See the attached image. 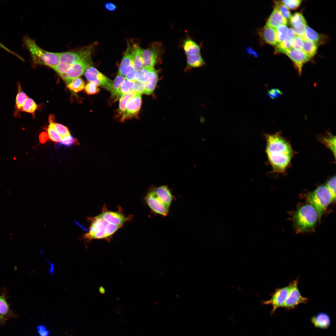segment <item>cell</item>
I'll return each instance as SVG.
<instances>
[{"instance_id":"obj_39","label":"cell","mask_w":336,"mask_h":336,"mask_svg":"<svg viewBox=\"0 0 336 336\" xmlns=\"http://www.w3.org/2000/svg\"><path fill=\"white\" fill-rule=\"evenodd\" d=\"M52 124L54 129L62 138L70 135L69 130L66 126L53 122Z\"/></svg>"},{"instance_id":"obj_7","label":"cell","mask_w":336,"mask_h":336,"mask_svg":"<svg viewBox=\"0 0 336 336\" xmlns=\"http://www.w3.org/2000/svg\"><path fill=\"white\" fill-rule=\"evenodd\" d=\"M163 52L162 45L159 42L152 43L147 48L143 49V68L147 69L154 68L161 60Z\"/></svg>"},{"instance_id":"obj_49","label":"cell","mask_w":336,"mask_h":336,"mask_svg":"<svg viewBox=\"0 0 336 336\" xmlns=\"http://www.w3.org/2000/svg\"><path fill=\"white\" fill-rule=\"evenodd\" d=\"M282 94V92L277 88H273L268 90V96L273 99H276Z\"/></svg>"},{"instance_id":"obj_2","label":"cell","mask_w":336,"mask_h":336,"mask_svg":"<svg viewBox=\"0 0 336 336\" xmlns=\"http://www.w3.org/2000/svg\"><path fill=\"white\" fill-rule=\"evenodd\" d=\"M22 47L28 50L33 65H44L54 69L58 64L60 53L46 51L39 47L28 35L22 39Z\"/></svg>"},{"instance_id":"obj_42","label":"cell","mask_w":336,"mask_h":336,"mask_svg":"<svg viewBox=\"0 0 336 336\" xmlns=\"http://www.w3.org/2000/svg\"><path fill=\"white\" fill-rule=\"evenodd\" d=\"M333 197L334 200L336 197V177L333 176L328 181L326 185Z\"/></svg>"},{"instance_id":"obj_34","label":"cell","mask_w":336,"mask_h":336,"mask_svg":"<svg viewBox=\"0 0 336 336\" xmlns=\"http://www.w3.org/2000/svg\"><path fill=\"white\" fill-rule=\"evenodd\" d=\"M288 29L287 26L284 25H279L276 29V38L278 43L287 40Z\"/></svg>"},{"instance_id":"obj_24","label":"cell","mask_w":336,"mask_h":336,"mask_svg":"<svg viewBox=\"0 0 336 336\" xmlns=\"http://www.w3.org/2000/svg\"><path fill=\"white\" fill-rule=\"evenodd\" d=\"M17 86L18 92L16 96L14 115L15 116L18 117H20L19 112L21 111L22 107L28 97L26 94L22 91L19 82H18Z\"/></svg>"},{"instance_id":"obj_40","label":"cell","mask_w":336,"mask_h":336,"mask_svg":"<svg viewBox=\"0 0 336 336\" xmlns=\"http://www.w3.org/2000/svg\"><path fill=\"white\" fill-rule=\"evenodd\" d=\"M99 86L95 82H89L85 86V90L88 95L95 94L98 93L100 91Z\"/></svg>"},{"instance_id":"obj_47","label":"cell","mask_w":336,"mask_h":336,"mask_svg":"<svg viewBox=\"0 0 336 336\" xmlns=\"http://www.w3.org/2000/svg\"><path fill=\"white\" fill-rule=\"evenodd\" d=\"M139 77V74L138 71L134 70L128 72L125 76V79L133 82L138 80Z\"/></svg>"},{"instance_id":"obj_6","label":"cell","mask_w":336,"mask_h":336,"mask_svg":"<svg viewBox=\"0 0 336 336\" xmlns=\"http://www.w3.org/2000/svg\"><path fill=\"white\" fill-rule=\"evenodd\" d=\"M308 200L310 204L314 207L320 214L334 200L326 185H321L313 192L308 194Z\"/></svg>"},{"instance_id":"obj_13","label":"cell","mask_w":336,"mask_h":336,"mask_svg":"<svg viewBox=\"0 0 336 336\" xmlns=\"http://www.w3.org/2000/svg\"><path fill=\"white\" fill-rule=\"evenodd\" d=\"M289 290V286L278 288L269 300L264 301L263 304L271 305L273 306L272 313L278 308L284 307V304Z\"/></svg>"},{"instance_id":"obj_25","label":"cell","mask_w":336,"mask_h":336,"mask_svg":"<svg viewBox=\"0 0 336 336\" xmlns=\"http://www.w3.org/2000/svg\"><path fill=\"white\" fill-rule=\"evenodd\" d=\"M0 314L7 319L17 317L16 314L11 309L4 294L0 295Z\"/></svg>"},{"instance_id":"obj_9","label":"cell","mask_w":336,"mask_h":336,"mask_svg":"<svg viewBox=\"0 0 336 336\" xmlns=\"http://www.w3.org/2000/svg\"><path fill=\"white\" fill-rule=\"evenodd\" d=\"M84 75L89 82H93L99 86L111 93L113 81L93 66L86 69Z\"/></svg>"},{"instance_id":"obj_53","label":"cell","mask_w":336,"mask_h":336,"mask_svg":"<svg viewBox=\"0 0 336 336\" xmlns=\"http://www.w3.org/2000/svg\"><path fill=\"white\" fill-rule=\"evenodd\" d=\"M105 7L106 10L111 12L115 11L117 8L116 6L114 3L110 2L106 3Z\"/></svg>"},{"instance_id":"obj_29","label":"cell","mask_w":336,"mask_h":336,"mask_svg":"<svg viewBox=\"0 0 336 336\" xmlns=\"http://www.w3.org/2000/svg\"><path fill=\"white\" fill-rule=\"evenodd\" d=\"M134 82L125 79L123 82L117 94L115 100L119 99L122 95L133 92Z\"/></svg>"},{"instance_id":"obj_30","label":"cell","mask_w":336,"mask_h":336,"mask_svg":"<svg viewBox=\"0 0 336 336\" xmlns=\"http://www.w3.org/2000/svg\"><path fill=\"white\" fill-rule=\"evenodd\" d=\"M317 45L316 43L311 40H308L304 41L302 51L311 58L316 54Z\"/></svg>"},{"instance_id":"obj_52","label":"cell","mask_w":336,"mask_h":336,"mask_svg":"<svg viewBox=\"0 0 336 336\" xmlns=\"http://www.w3.org/2000/svg\"><path fill=\"white\" fill-rule=\"evenodd\" d=\"M49 138L48 133L45 132H41L39 136V141L42 143H45Z\"/></svg>"},{"instance_id":"obj_21","label":"cell","mask_w":336,"mask_h":336,"mask_svg":"<svg viewBox=\"0 0 336 336\" xmlns=\"http://www.w3.org/2000/svg\"><path fill=\"white\" fill-rule=\"evenodd\" d=\"M159 199L166 206L170 207L172 196L168 187L165 185L158 187L154 189Z\"/></svg>"},{"instance_id":"obj_50","label":"cell","mask_w":336,"mask_h":336,"mask_svg":"<svg viewBox=\"0 0 336 336\" xmlns=\"http://www.w3.org/2000/svg\"><path fill=\"white\" fill-rule=\"evenodd\" d=\"M37 329L38 333L40 336H49V331L44 325H38L37 326Z\"/></svg>"},{"instance_id":"obj_33","label":"cell","mask_w":336,"mask_h":336,"mask_svg":"<svg viewBox=\"0 0 336 336\" xmlns=\"http://www.w3.org/2000/svg\"><path fill=\"white\" fill-rule=\"evenodd\" d=\"M38 105L33 100L28 97L21 109V111L25 112L34 115Z\"/></svg>"},{"instance_id":"obj_43","label":"cell","mask_w":336,"mask_h":336,"mask_svg":"<svg viewBox=\"0 0 336 336\" xmlns=\"http://www.w3.org/2000/svg\"><path fill=\"white\" fill-rule=\"evenodd\" d=\"M292 48L298 50H302L304 41L299 37L296 36L291 40Z\"/></svg>"},{"instance_id":"obj_17","label":"cell","mask_w":336,"mask_h":336,"mask_svg":"<svg viewBox=\"0 0 336 336\" xmlns=\"http://www.w3.org/2000/svg\"><path fill=\"white\" fill-rule=\"evenodd\" d=\"M109 223L121 226L127 220V218L118 212L106 211L99 215Z\"/></svg>"},{"instance_id":"obj_8","label":"cell","mask_w":336,"mask_h":336,"mask_svg":"<svg viewBox=\"0 0 336 336\" xmlns=\"http://www.w3.org/2000/svg\"><path fill=\"white\" fill-rule=\"evenodd\" d=\"M89 219L91 220L89 230L83 235V238L89 241L94 239L106 238V226L108 222L99 215L93 218H89Z\"/></svg>"},{"instance_id":"obj_5","label":"cell","mask_w":336,"mask_h":336,"mask_svg":"<svg viewBox=\"0 0 336 336\" xmlns=\"http://www.w3.org/2000/svg\"><path fill=\"white\" fill-rule=\"evenodd\" d=\"M96 45L97 43L95 42L82 58L75 62L61 76L67 84L82 76L88 68L92 66V55Z\"/></svg>"},{"instance_id":"obj_11","label":"cell","mask_w":336,"mask_h":336,"mask_svg":"<svg viewBox=\"0 0 336 336\" xmlns=\"http://www.w3.org/2000/svg\"><path fill=\"white\" fill-rule=\"evenodd\" d=\"M142 104V94L136 93L128 100L124 113L120 118L122 122L132 118L137 117Z\"/></svg>"},{"instance_id":"obj_1","label":"cell","mask_w":336,"mask_h":336,"mask_svg":"<svg viewBox=\"0 0 336 336\" xmlns=\"http://www.w3.org/2000/svg\"><path fill=\"white\" fill-rule=\"evenodd\" d=\"M266 153L274 171L282 172L289 164L292 151L289 143L280 135L266 136Z\"/></svg>"},{"instance_id":"obj_10","label":"cell","mask_w":336,"mask_h":336,"mask_svg":"<svg viewBox=\"0 0 336 336\" xmlns=\"http://www.w3.org/2000/svg\"><path fill=\"white\" fill-rule=\"evenodd\" d=\"M298 279L291 282L289 284V292L285 302L284 307L290 309L293 308L298 305L305 303L308 299L303 297L301 294L298 287Z\"/></svg>"},{"instance_id":"obj_19","label":"cell","mask_w":336,"mask_h":336,"mask_svg":"<svg viewBox=\"0 0 336 336\" xmlns=\"http://www.w3.org/2000/svg\"><path fill=\"white\" fill-rule=\"evenodd\" d=\"M287 20L274 8L267 21L266 25L276 29L280 25H287Z\"/></svg>"},{"instance_id":"obj_32","label":"cell","mask_w":336,"mask_h":336,"mask_svg":"<svg viewBox=\"0 0 336 336\" xmlns=\"http://www.w3.org/2000/svg\"><path fill=\"white\" fill-rule=\"evenodd\" d=\"M85 86V83L84 81L81 78L79 77L73 80L67 85L68 88L76 93L82 91Z\"/></svg>"},{"instance_id":"obj_12","label":"cell","mask_w":336,"mask_h":336,"mask_svg":"<svg viewBox=\"0 0 336 336\" xmlns=\"http://www.w3.org/2000/svg\"><path fill=\"white\" fill-rule=\"evenodd\" d=\"M279 53L284 54L289 57L293 62L299 75L301 74L304 64L308 62L310 58L303 51L293 48L282 50Z\"/></svg>"},{"instance_id":"obj_51","label":"cell","mask_w":336,"mask_h":336,"mask_svg":"<svg viewBox=\"0 0 336 336\" xmlns=\"http://www.w3.org/2000/svg\"><path fill=\"white\" fill-rule=\"evenodd\" d=\"M0 48H1L2 49H3L4 50L6 51L7 52L9 53H10V54H12L13 55L15 56L16 57H17L20 60H21V61H23V62H25V60H24V58L23 57H22L19 54H17V53H16L14 51H12V50H11L10 49H8V48H7V47L5 46L0 41Z\"/></svg>"},{"instance_id":"obj_48","label":"cell","mask_w":336,"mask_h":336,"mask_svg":"<svg viewBox=\"0 0 336 336\" xmlns=\"http://www.w3.org/2000/svg\"><path fill=\"white\" fill-rule=\"evenodd\" d=\"M120 226L108 222L106 226V235L107 238L113 235Z\"/></svg>"},{"instance_id":"obj_37","label":"cell","mask_w":336,"mask_h":336,"mask_svg":"<svg viewBox=\"0 0 336 336\" xmlns=\"http://www.w3.org/2000/svg\"><path fill=\"white\" fill-rule=\"evenodd\" d=\"M274 5V8H276L285 18L287 20L290 19L291 16L290 12L281 1H275Z\"/></svg>"},{"instance_id":"obj_3","label":"cell","mask_w":336,"mask_h":336,"mask_svg":"<svg viewBox=\"0 0 336 336\" xmlns=\"http://www.w3.org/2000/svg\"><path fill=\"white\" fill-rule=\"evenodd\" d=\"M321 216L314 207L310 204H307L296 212L294 220L297 228L301 231H304L313 227Z\"/></svg>"},{"instance_id":"obj_44","label":"cell","mask_w":336,"mask_h":336,"mask_svg":"<svg viewBox=\"0 0 336 336\" xmlns=\"http://www.w3.org/2000/svg\"><path fill=\"white\" fill-rule=\"evenodd\" d=\"M145 89V83L139 80H137L134 82L133 89V91L135 93L142 95L144 94Z\"/></svg>"},{"instance_id":"obj_46","label":"cell","mask_w":336,"mask_h":336,"mask_svg":"<svg viewBox=\"0 0 336 336\" xmlns=\"http://www.w3.org/2000/svg\"><path fill=\"white\" fill-rule=\"evenodd\" d=\"M139 77L138 80L145 83L148 80L149 75V69L143 68L138 71Z\"/></svg>"},{"instance_id":"obj_35","label":"cell","mask_w":336,"mask_h":336,"mask_svg":"<svg viewBox=\"0 0 336 336\" xmlns=\"http://www.w3.org/2000/svg\"><path fill=\"white\" fill-rule=\"evenodd\" d=\"M125 79V77L117 75L113 81L112 90L111 93L114 101L115 100L121 84Z\"/></svg>"},{"instance_id":"obj_26","label":"cell","mask_w":336,"mask_h":336,"mask_svg":"<svg viewBox=\"0 0 336 336\" xmlns=\"http://www.w3.org/2000/svg\"><path fill=\"white\" fill-rule=\"evenodd\" d=\"M205 63L200 54H196L187 56V65L185 70H187L193 68L201 67Z\"/></svg>"},{"instance_id":"obj_27","label":"cell","mask_w":336,"mask_h":336,"mask_svg":"<svg viewBox=\"0 0 336 336\" xmlns=\"http://www.w3.org/2000/svg\"><path fill=\"white\" fill-rule=\"evenodd\" d=\"M305 34L308 40L312 41L317 45L323 44L326 42L325 36L318 34L308 26L306 28Z\"/></svg>"},{"instance_id":"obj_15","label":"cell","mask_w":336,"mask_h":336,"mask_svg":"<svg viewBox=\"0 0 336 336\" xmlns=\"http://www.w3.org/2000/svg\"><path fill=\"white\" fill-rule=\"evenodd\" d=\"M146 200L149 207L154 212L164 216L167 215L169 207L165 205L159 199L154 189L148 193Z\"/></svg>"},{"instance_id":"obj_22","label":"cell","mask_w":336,"mask_h":336,"mask_svg":"<svg viewBox=\"0 0 336 336\" xmlns=\"http://www.w3.org/2000/svg\"><path fill=\"white\" fill-rule=\"evenodd\" d=\"M132 45L133 49V69L138 71L143 68L142 59L143 49L137 44L133 43Z\"/></svg>"},{"instance_id":"obj_16","label":"cell","mask_w":336,"mask_h":336,"mask_svg":"<svg viewBox=\"0 0 336 336\" xmlns=\"http://www.w3.org/2000/svg\"><path fill=\"white\" fill-rule=\"evenodd\" d=\"M133 52L132 45L128 42L126 49L119 67L118 75L125 76L128 72L133 70Z\"/></svg>"},{"instance_id":"obj_28","label":"cell","mask_w":336,"mask_h":336,"mask_svg":"<svg viewBox=\"0 0 336 336\" xmlns=\"http://www.w3.org/2000/svg\"><path fill=\"white\" fill-rule=\"evenodd\" d=\"M183 46L184 52L187 56L200 53V49L199 45L189 38H187L184 40Z\"/></svg>"},{"instance_id":"obj_45","label":"cell","mask_w":336,"mask_h":336,"mask_svg":"<svg viewBox=\"0 0 336 336\" xmlns=\"http://www.w3.org/2000/svg\"><path fill=\"white\" fill-rule=\"evenodd\" d=\"M77 142V140L71 135L62 138L61 141L59 143L60 145L68 147Z\"/></svg>"},{"instance_id":"obj_54","label":"cell","mask_w":336,"mask_h":336,"mask_svg":"<svg viewBox=\"0 0 336 336\" xmlns=\"http://www.w3.org/2000/svg\"><path fill=\"white\" fill-rule=\"evenodd\" d=\"M7 319L4 318L0 314V325L4 324Z\"/></svg>"},{"instance_id":"obj_41","label":"cell","mask_w":336,"mask_h":336,"mask_svg":"<svg viewBox=\"0 0 336 336\" xmlns=\"http://www.w3.org/2000/svg\"><path fill=\"white\" fill-rule=\"evenodd\" d=\"M281 1L288 9L292 10L297 8L301 2L300 0H283Z\"/></svg>"},{"instance_id":"obj_20","label":"cell","mask_w":336,"mask_h":336,"mask_svg":"<svg viewBox=\"0 0 336 336\" xmlns=\"http://www.w3.org/2000/svg\"><path fill=\"white\" fill-rule=\"evenodd\" d=\"M149 69V77L148 80L145 83V89L144 94L147 95H151L153 92L158 80L157 71L154 68Z\"/></svg>"},{"instance_id":"obj_18","label":"cell","mask_w":336,"mask_h":336,"mask_svg":"<svg viewBox=\"0 0 336 336\" xmlns=\"http://www.w3.org/2000/svg\"><path fill=\"white\" fill-rule=\"evenodd\" d=\"M259 33L261 39L267 43L275 46L278 44L276 29L265 25L259 30Z\"/></svg>"},{"instance_id":"obj_36","label":"cell","mask_w":336,"mask_h":336,"mask_svg":"<svg viewBox=\"0 0 336 336\" xmlns=\"http://www.w3.org/2000/svg\"><path fill=\"white\" fill-rule=\"evenodd\" d=\"M136 93L133 91L131 93L123 95L119 98L118 113L119 115L121 116V117L124 113L126 104L128 100Z\"/></svg>"},{"instance_id":"obj_31","label":"cell","mask_w":336,"mask_h":336,"mask_svg":"<svg viewBox=\"0 0 336 336\" xmlns=\"http://www.w3.org/2000/svg\"><path fill=\"white\" fill-rule=\"evenodd\" d=\"M321 142L330 149L335 157L336 137L332 134H329L320 138Z\"/></svg>"},{"instance_id":"obj_23","label":"cell","mask_w":336,"mask_h":336,"mask_svg":"<svg viewBox=\"0 0 336 336\" xmlns=\"http://www.w3.org/2000/svg\"><path fill=\"white\" fill-rule=\"evenodd\" d=\"M315 326L320 329L328 328L330 324V319L327 314L320 312L313 316L311 319Z\"/></svg>"},{"instance_id":"obj_4","label":"cell","mask_w":336,"mask_h":336,"mask_svg":"<svg viewBox=\"0 0 336 336\" xmlns=\"http://www.w3.org/2000/svg\"><path fill=\"white\" fill-rule=\"evenodd\" d=\"M95 43L76 49L60 53L58 64L54 70L61 77L72 64L82 58Z\"/></svg>"},{"instance_id":"obj_38","label":"cell","mask_w":336,"mask_h":336,"mask_svg":"<svg viewBox=\"0 0 336 336\" xmlns=\"http://www.w3.org/2000/svg\"><path fill=\"white\" fill-rule=\"evenodd\" d=\"M47 131L49 138L52 141L59 142L61 141L62 138L54 129L52 124V121H50Z\"/></svg>"},{"instance_id":"obj_14","label":"cell","mask_w":336,"mask_h":336,"mask_svg":"<svg viewBox=\"0 0 336 336\" xmlns=\"http://www.w3.org/2000/svg\"><path fill=\"white\" fill-rule=\"evenodd\" d=\"M289 20L296 35L303 41L308 40L305 34L307 25L302 14L300 12H296L291 16Z\"/></svg>"}]
</instances>
